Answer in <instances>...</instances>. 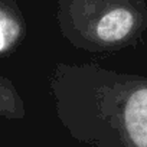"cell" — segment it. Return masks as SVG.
Masks as SVG:
<instances>
[{
    "mask_svg": "<svg viewBox=\"0 0 147 147\" xmlns=\"http://www.w3.org/2000/svg\"><path fill=\"white\" fill-rule=\"evenodd\" d=\"M51 92L58 120L77 141L147 147V77L94 63H58Z\"/></svg>",
    "mask_w": 147,
    "mask_h": 147,
    "instance_id": "obj_1",
    "label": "cell"
},
{
    "mask_svg": "<svg viewBox=\"0 0 147 147\" xmlns=\"http://www.w3.org/2000/svg\"><path fill=\"white\" fill-rule=\"evenodd\" d=\"M62 36L75 48L111 52L133 45L147 28L146 0H56Z\"/></svg>",
    "mask_w": 147,
    "mask_h": 147,
    "instance_id": "obj_2",
    "label": "cell"
},
{
    "mask_svg": "<svg viewBox=\"0 0 147 147\" xmlns=\"http://www.w3.org/2000/svg\"><path fill=\"white\" fill-rule=\"evenodd\" d=\"M25 36L23 18L13 0H0V53L12 51Z\"/></svg>",
    "mask_w": 147,
    "mask_h": 147,
    "instance_id": "obj_3",
    "label": "cell"
},
{
    "mask_svg": "<svg viewBox=\"0 0 147 147\" xmlns=\"http://www.w3.org/2000/svg\"><path fill=\"white\" fill-rule=\"evenodd\" d=\"M0 114L13 118H20L25 114L20 97L13 85L5 78H0Z\"/></svg>",
    "mask_w": 147,
    "mask_h": 147,
    "instance_id": "obj_4",
    "label": "cell"
}]
</instances>
